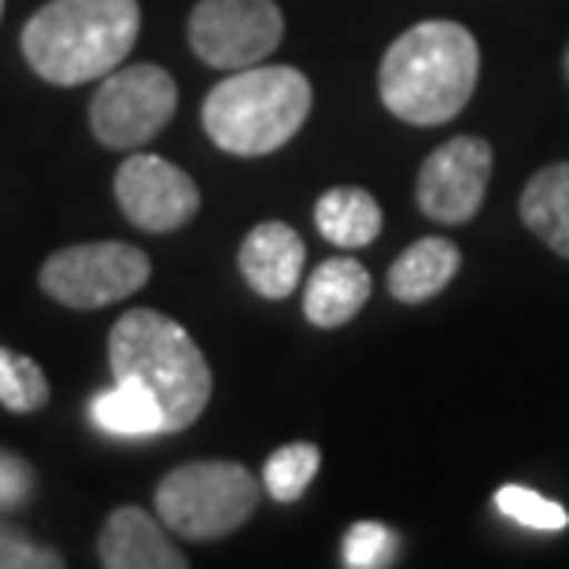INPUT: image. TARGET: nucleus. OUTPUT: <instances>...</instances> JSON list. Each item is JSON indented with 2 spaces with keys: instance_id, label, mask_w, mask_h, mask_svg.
Here are the masks:
<instances>
[{
  "instance_id": "obj_12",
  "label": "nucleus",
  "mask_w": 569,
  "mask_h": 569,
  "mask_svg": "<svg viewBox=\"0 0 569 569\" xmlns=\"http://www.w3.org/2000/svg\"><path fill=\"white\" fill-rule=\"evenodd\" d=\"M303 237L284 222H259L241 244V274L259 296L267 300H284L300 284L303 274Z\"/></svg>"
},
{
  "instance_id": "obj_1",
  "label": "nucleus",
  "mask_w": 569,
  "mask_h": 569,
  "mask_svg": "<svg viewBox=\"0 0 569 569\" xmlns=\"http://www.w3.org/2000/svg\"><path fill=\"white\" fill-rule=\"evenodd\" d=\"M481 49L462 22L426 19L389 44L378 74L381 104L411 127H440L470 104Z\"/></svg>"
},
{
  "instance_id": "obj_22",
  "label": "nucleus",
  "mask_w": 569,
  "mask_h": 569,
  "mask_svg": "<svg viewBox=\"0 0 569 569\" xmlns=\"http://www.w3.org/2000/svg\"><path fill=\"white\" fill-rule=\"evenodd\" d=\"M63 566V555L52 548H41L19 529L0 526V569H56Z\"/></svg>"
},
{
  "instance_id": "obj_24",
  "label": "nucleus",
  "mask_w": 569,
  "mask_h": 569,
  "mask_svg": "<svg viewBox=\"0 0 569 569\" xmlns=\"http://www.w3.org/2000/svg\"><path fill=\"white\" fill-rule=\"evenodd\" d=\"M566 78H569V49H566Z\"/></svg>"
},
{
  "instance_id": "obj_14",
  "label": "nucleus",
  "mask_w": 569,
  "mask_h": 569,
  "mask_svg": "<svg viewBox=\"0 0 569 569\" xmlns=\"http://www.w3.org/2000/svg\"><path fill=\"white\" fill-rule=\"evenodd\" d=\"M462 252L455 248L448 237H422L411 248H403L400 259L389 270V292L400 303H422L432 300L451 284L459 274Z\"/></svg>"
},
{
  "instance_id": "obj_25",
  "label": "nucleus",
  "mask_w": 569,
  "mask_h": 569,
  "mask_svg": "<svg viewBox=\"0 0 569 569\" xmlns=\"http://www.w3.org/2000/svg\"><path fill=\"white\" fill-rule=\"evenodd\" d=\"M0 16H4V0H0Z\"/></svg>"
},
{
  "instance_id": "obj_20",
  "label": "nucleus",
  "mask_w": 569,
  "mask_h": 569,
  "mask_svg": "<svg viewBox=\"0 0 569 569\" xmlns=\"http://www.w3.org/2000/svg\"><path fill=\"white\" fill-rule=\"evenodd\" d=\"M496 510L510 521H518L521 529L537 532H562L569 526V510L559 507L555 499L532 492L526 485H503L496 492Z\"/></svg>"
},
{
  "instance_id": "obj_11",
  "label": "nucleus",
  "mask_w": 569,
  "mask_h": 569,
  "mask_svg": "<svg viewBox=\"0 0 569 569\" xmlns=\"http://www.w3.org/2000/svg\"><path fill=\"white\" fill-rule=\"evenodd\" d=\"M100 566L108 569H186L189 559L167 537V526L141 507L111 510L97 540Z\"/></svg>"
},
{
  "instance_id": "obj_4",
  "label": "nucleus",
  "mask_w": 569,
  "mask_h": 569,
  "mask_svg": "<svg viewBox=\"0 0 569 569\" xmlns=\"http://www.w3.org/2000/svg\"><path fill=\"white\" fill-rule=\"evenodd\" d=\"M311 82L296 67L256 63L230 71L203 100V130L230 156H270L289 144L311 116Z\"/></svg>"
},
{
  "instance_id": "obj_6",
  "label": "nucleus",
  "mask_w": 569,
  "mask_h": 569,
  "mask_svg": "<svg viewBox=\"0 0 569 569\" xmlns=\"http://www.w3.org/2000/svg\"><path fill=\"white\" fill-rule=\"evenodd\" d=\"M178 111V82L156 63H130L104 74L93 104L89 127L93 138L111 152H138L152 141Z\"/></svg>"
},
{
  "instance_id": "obj_10",
  "label": "nucleus",
  "mask_w": 569,
  "mask_h": 569,
  "mask_svg": "<svg viewBox=\"0 0 569 569\" xmlns=\"http://www.w3.org/2000/svg\"><path fill=\"white\" fill-rule=\"evenodd\" d=\"M116 200L122 214L148 233H170L197 219L200 189L186 170L163 156L133 152L116 170Z\"/></svg>"
},
{
  "instance_id": "obj_18",
  "label": "nucleus",
  "mask_w": 569,
  "mask_h": 569,
  "mask_svg": "<svg viewBox=\"0 0 569 569\" xmlns=\"http://www.w3.org/2000/svg\"><path fill=\"white\" fill-rule=\"evenodd\" d=\"M318 466H322V451L315 443H284L263 466V488L270 492V499L278 503H292L307 492V485L315 481Z\"/></svg>"
},
{
  "instance_id": "obj_16",
  "label": "nucleus",
  "mask_w": 569,
  "mask_h": 569,
  "mask_svg": "<svg viewBox=\"0 0 569 569\" xmlns=\"http://www.w3.org/2000/svg\"><path fill=\"white\" fill-rule=\"evenodd\" d=\"M315 226L329 244L337 248H367L378 241L381 233V208L367 189L356 186H340L329 189L315 203Z\"/></svg>"
},
{
  "instance_id": "obj_23",
  "label": "nucleus",
  "mask_w": 569,
  "mask_h": 569,
  "mask_svg": "<svg viewBox=\"0 0 569 569\" xmlns=\"http://www.w3.org/2000/svg\"><path fill=\"white\" fill-rule=\"evenodd\" d=\"M33 492V470L19 455L0 451V510H16Z\"/></svg>"
},
{
  "instance_id": "obj_21",
  "label": "nucleus",
  "mask_w": 569,
  "mask_h": 569,
  "mask_svg": "<svg viewBox=\"0 0 569 569\" xmlns=\"http://www.w3.org/2000/svg\"><path fill=\"white\" fill-rule=\"evenodd\" d=\"M396 551H400V537L389 526H381V521H356L345 532V543H340V555H345L348 569L392 566Z\"/></svg>"
},
{
  "instance_id": "obj_15",
  "label": "nucleus",
  "mask_w": 569,
  "mask_h": 569,
  "mask_svg": "<svg viewBox=\"0 0 569 569\" xmlns=\"http://www.w3.org/2000/svg\"><path fill=\"white\" fill-rule=\"evenodd\" d=\"M521 222L551 248L569 259V163H551L529 178L518 200Z\"/></svg>"
},
{
  "instance_id": "obj_3",
  "label": "nucleus",
  "mask_w": 569,
  "mask_h": 569,
  "mask_svg": "<svg viewBox=\"0 0 569 569\" xmlns=\"http://www.w3.org/2000/svg\"><path fill=\"white\" fill-rule=\"evenodd\" d=\"M116 381H138L163 411V432L189 429L211 400V367L189 329L152 307L127 311L108 333Z\"/></svg>"
},
{
  "instance_id": "obj_17",
  "label": "nucleus",
  "mask_w": 569,
  "mask_h": 569,
  "mask_svg": "<svg viewBox=\"0 0 569 569\" xmlns=\"http://www.w3.org/2000/svg\"><path fill=\"white\" fill-rule=\"evenodd\" d=\"M89 418L108 437H159L163 432V411L156 396L138 381H116L108 392H97L89 403Z\"/></svg>"
},
{
  "instance_id": "obj_2",
  "label": "nucleus",
  "mask_w": 569,
  "mask_h": 569,
  "mask_svg": "<svg viewBox=\"0 0 569 569\" xmlns=\"http://www.w3.org/2000/svg\"><path fill=\"white\" fill-rule=\"evenodd\" d=\"M141 33L138 0H49L22 27L30 71L52 86L100 82L133 52Z\"/></svg>"
},
{
  "instance_id": "obj_13",
  "label": "nucleus",
  "mask_w": 569,
  "mask_h": 569,
  "mask_svg": "<svg viewBox=\"0 0 569 569\" xmlns=\"http://www.w3.org/2000/svg\"><path fill=\"white\" fill-rule=\"evenodd\" d=\"M370 289H373L370 270L362 267L359 259H348V256L326 259L303 289V315L311 318V326L318 329H337L351 322V318L367 307Z\"/></svg>"
},
{
  "instance_id": "obj_7",
  "label": "nucleus",
  "mask_w": 569,
  "mask_h": 569,
  "mask_svg": "<svg viewBox=\"0 0 569 569\" xmlns=\"http://www.w3.org/2000/svg\"><path fill=\"white\" fill-rule=\"evenodd\" d=\"M152 278V263L141 248L127 241H93L71 244L44 259L41 289L49 300L71 307V311H100L144 289Z\"/></svg>"
},
{
  "instance_id": "obj_19",
  "label": "nucleus",
  "mask_w": 569,
  "mask_h": 569,
  "mask_svg": "<svg viewBox=\"0 0 569 569\" xmlns=\"http://www.w3.org/2000/svg\"><path fill=\"white\" fill-rule=\"evenodd\" d=\"M49 403V378L30 356L0 348V407L11 415H30Z\"/></svg>"
},
{
  "instance_id": "obj_9",
  "label": "nucleus",
  "mask_w": 569,
  "mask_h": 569,
  "mask_svg": "<svg viewBox=\"0 0 569 569\" xmlns=\"http://www.w3.org/2000/svg\"><path fill=\"white\" fill-rule=\"evenodd\" d=\"M492 178V144L485 138H451L432 148L418 174V208L432 222L462 226L485 203Z\"/></svg>"
},
{
  "instance_id": "obj_5",
  "label": "nucleus",
  "mask_w": 569,
  "mask_h": 569,
  "mask_svg": "<svg viewBox=\"0 0 569 569\" xmlns=\"http://www.w3.org/2000/svg\"><path fill=\"white\" fill-rule=\"evenodd\" d=\"M259 481L241 462L197 459L174 466L156 485V515L181 540L211 543L230 537L256 515Z\"/></svg>"
},
{
  "instance_id": "obj_8",
  "label": "nucleus",
  "mask_w": 569,
  "mask_h": 569,
  "mask_svg": "<svg viewBox=\"0 0 569 569\" xmlns=\"http://www.w3.org/2000/svg\"><path fill=\"white\" fill-rule=\"evenodd\" d=\"M284 38L274 0H200L189 16V44L214 71L263 63Z\"/></svg>"
}]
</instances>
